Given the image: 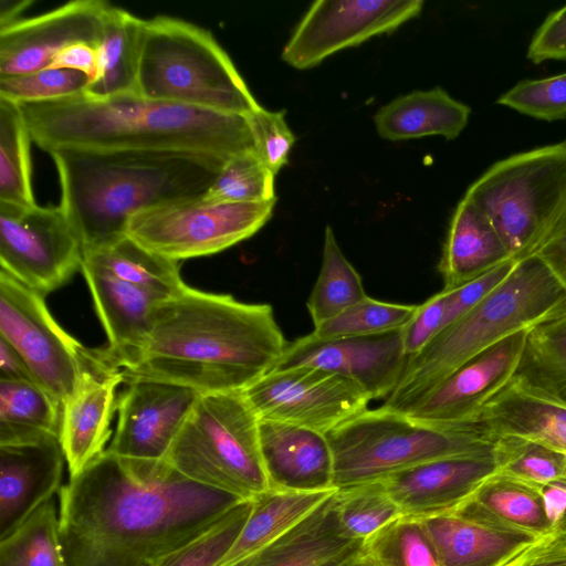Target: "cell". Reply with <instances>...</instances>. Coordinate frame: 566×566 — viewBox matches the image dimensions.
Instances as JSON below:
<instances>
[{
    "mask_svg": "<svg viewBox=\"0 0 566 566\" xmlns=\"http://www.w3.org/2000/svg\"><path fill=\"white\" fill-rule=\"evenodd\" d=\"M59 494L67 566H153L244 501L186 478L166 460L107 450Z\"/></svg>",
    "mask_w": 566,
    "mask_h": 566,
    "instance_id": "1",
    "label": "cell"
},
{
    "mask_svg": "<svg viewBox=\"0 0 566 566\" xmlns=\"http://www.w3.org/2000/svg\"><path fill=\"white\" fill-rule=\"evenodd\" d=\"M286 345L270 304L185 284L155 306L144 347L120 371L124 382L158 380L200 394L241 391L273 367Z\"/></svg>",
    "mask_w": 566,
    "mask_h": 566,
    "instance_id": "2",
    "label": "cell"
},
{
    "mask_svg": "<svg viewBox=\"0 0 566 566\" xmlns=\"http://www.w3.org/2000/svg\"><path fill=\"white\" fill-rule=\"evenodd\" d=\"M32 142L51 153L93 150H171L223 160L253 149L245 116L228 115L138 93L95 98L85 94L18 104Z\"/></svg>",
    "mask_w": 566,
    "mask_h": 566,
    "instance_id": "3",
    "label": "cell"
},
{
    "mask_svg": "<svg viewBox=\"0 0 566 566\" xmlns=\"http://www.w3.org/2000/svg\"><path fill=\"white\" fill-rule=\"evenodd\" d=\"M59 176L60 207L83 250L126 233L135 213L206 193L226 160L171 150H93L50 153Z\"/></svg>",
    "mask_w": 566,
    "mask_h": 566,
    "instance_id": "4",
    "label": "cell"
},
{
    "mask_svg": "<svg viewBox=\"0 0 566 566\" xmlns=\"http://www.w3.org/2000/svg\"><path fill=\"white\" fill-rule=\"evenodd\" d=\"M566 313V291L535 255L410 356L384 407L408 412L464 363L503 338Z\"/></svg>",
    "mask_w": 566,
    "mask_h": 566,
    "instance_id": "5",
    "label": "cell"
},
{
    "mask_svg": "<svg viewBox=\"0 0 566 566\" xmlns=\"http://www.w3.org/2000/svg\"><path fill=\"white\" fill-rule=\"evenodd\" d=\"M137 93L228 115L245 116L259 106L212 33L169 15L144 19Z\"/></svg>",
    "mask_w": 566,
    "mask_h": 566,
    "instance_id": "6",
    "label": "cell"
},
{
    "mask_svg": "<svg viewBox=\"0 0 566 566\" xmlns=\"http://www.w3.org/2000/svg\"><path fill=\"white\" fill-rule=\"evenodd\" d=\"M326 437L337 490L439 459L489 453L496 440L472 421L431 422L384 406L366 409Z\"/></svg>",
    "mask_w": 566,
    "mask_h": 566,
    "instance_id": "7",
    "label": "cell"
},
{
    "mask_svg": "<svg viewBox=\"0 0 566 566\" xmlns=\"http://www.w3.org/2000/svg\"><path fill=\"white\" fill-rule=\"evenodd\" d=\"M259 423L243 390L201 394L165 460L201 485L252 500L270 489Z\"/></svg>",
    "mask_w": 566,
    "mask_h": 566,
    "instance_id": "8",
    "label": "cell"
},
{
    "mask_svg": "<svg viewBox=\"0 0 566 566\" xmlns=\"http://www.w3.org/2000/svg\"><path fill=\"white\" fill-rule=\"evenodd\" d=\"M464 196L488 214L513 260L530 256L566 203V140L495 163Z\"/></svg>",
    "mask_w": 566,
    "mask_h": 566,
    "instance_id": "9",
    "label": "cell"
},
{
    "mask_svg": "<svg viewBox=\"0 0 566 566\" xmlns=\"http://www.w3.org/2000/svg\"><path fill=\"white\" fill-rule=\"evenodd\" d=\"M275 202H212L202 196L172 201L135 213L126 234L176 262L207 256L255 234L272 217Z\"/></svg>",
    "mask_w": 566,
    "mask_h": 566,
    "instance_id": "10",
    "label": "cell"
},
{
    "mask_svg": "<svg viewBox=\"0 0 566 566\" xmlns=\"http://www.w3.org/2000/svg\"><path fill=\"white\" fill-rule=\"evenodd\" d=\"M0 338L28 365L34 381L61 406L82 373L99 357L83 346L50 313L44 296L0 270Z\"/></svg>",
    "mask_w": 566,
    "mask_h": 566,
    "instance_id": "11",
    "label": "cell"
},
{
    "mask_svg": "<svg viewBox=\"0 0 566 566\" xmlns=\"http://www.w3.org/2000/svg\"><path fill=\"white\" fill-rule=\"evenodd\" d=\"M82 263V243L60 206L0 201L1 271L45 296L64 286Z\"/></svg>",
    "mask_w": 566,
    "mask_h": 566,
    "instance_id": "12",
    "label": "cell"
},
{
    "mask_svg": "<svg viewBox=\"0 0 566 566\" xmlns=\"http://www.w3.org/2000/svg\"><path fill=\"white\" fill-rule=\"evenodd\" d=\"M243 392L259 419L324 434L368 409L371 400L354 380L314 367L268 371Z\"/></svg>",
    "mask_w": 566,
    "mask_h": 566,
    "instance_id": "13",
    "label": "cell"
},
{
    "mask_svg": "<svg viewBox=\"0 0 566 566\" xmlns=\"http://www.w3.org/2000/svg\"><path fill=\"white\" fill-rule=\"evenodd\" d=\"M422 0H319L308 8L281 57L298 70L339 50L392 32L422 10Z\"/></svg>",
    "mask_w": 566,
    "mask_h": 566,
    "instance_id": "14",
    "label": "cell"
},
{
    "mask_svg": "<svg viewBox=\"0 0 566 566\" xmlns=\"http://www.w3.org/2000/svg\"><path fill=\"white\" fill-rule=\"evenodd\" d=\"M402 329L329 339H321L310 333L287 343L269 371L319 368L354 380L371 400L386 399L398 384L408 360Z\"/></svg>",
    "mask_w": 566,
    "mask_h": 566,
    "instance_id": "15",
    "label": "cell"
},
{
    "mask_svg": "<svg viewBox=\"0 0 566 566\" xmlns=\"http://www.w3.org/2000/svg\"><path fill=\"white\" fill-rule=\"evenodd\" d=\"M118 395V420L107 451L128 459L165 460L201 395L171 382L133 379Z\"/></svg>",
    "mask_w": 566,
    "mask_h": 566,
    "instance_id": "16",
    "label": "cell"
},
{
    "mask_svg": "<svg viewBox=\"0 0 566 566\" xmlns=\"http://www.w3.org/2000/svg\"><path fill=\"white\" fill-rule=\"evenodd\" d=\"M109 2L75 0L0 29V76L46 69L66 46L97 48Z\"/></svg>",
    "mask_w": 566,
    "mask_h": 566,
    "instance_id": "17",
    "label": "cell"
},
{
    "mask_svg": "<svg viewBox=\"0 0 566 566\" xmlns=\"http://www.w3.org/2000/svg\"><path fill=\"white\" fill-rule=\"evenodd\" d=\"M527 331L514 333L472 357L405 413L439 423L471 421L512 380Z\"/></svg>",
    "mask_w": 566,
    "mask_h": 566,
    "instance_id": "18",
    "label": "cell"
},
{
    "mask_svg": "<svg viewBox=\"0 0 566 566\" xmlns=\"http://www.w3.org/2000/svg\"><path fill=\"white\" fill-rule=\"evenodd\" d=\"M99 353L62 405L59 439L70 478L81 473L106 450L111 422L117 410L116 390L124 384L120 369L106 359L102 349Z\"/></svg>",
    "mask_w": 566,
    "mask_h": 566,
    "instance_id": "19",
    "label": "cell"
},
{
    "mask_svg": "<svg viewBox=\"0 0 566 566\" xmlns=\"http://www.w3.org/2000/svg\"><path fill=\"white\" fill-rule=\"evenodd\" d=\"M495 472L491 451L426 462L380 481L403 516L422 520L450 513Z\"/></svg>",
    "mask_w": 566,
    "mask_h": 566,
    "instance_id": "20",
    "label": "cell"
},
{
    "mask_svg": "<svg viewBox=\"0 0 566 566\" xmlns=\"http://www.w3.org/2000/svg\"><path fill=\"white\" fill-rule=\"evenodd\" d=\"M64 462L56 436L0 446V539L61 490Z\"/></svg>",
    "mask_w": 566,
    "mask_h": 566,
    "instance_id": "21",
    "label": "cell"
},
{
    "mask_svg": "<svg viewBox=\"0 0 566 566\" xmlns=\"http://www.w3.org/2000/svg\"><path fill=\"white\" fill-rule=\"evenodd\" d=\"M81 271L107 336L102 350L123 370L136 361L149 334L153 311L168 296L125 282L84 258Z\"/></svg>",
    "mask_w": 566,
    "mask_h": 566,
    "instance_id": "22",
    "label": "cell"
},
{
    "mask_svg": "<svg viewBox=\"0 0 566 566\" xmlns=\"http://www.w3.org/2000/svg\"><path fill=\"white\" fill-rule=\"evenodd\" d=\"M259 436L270 489L301 492L335 490L333 453L326 434L260 419Z\"/></svg>",
    "mask_w": 566,
    "mask_h": 566,
    "instance_id": "23",
    "label": "cell"
},
{
    "mask_svg": "<svg viewBox=\"0 0 566 566\" xmlns=\"http://www.w3.org/2000/svg\"><path fill=\"white\" fill-rule=\"evenodd\" d=\"M336 492L286 533L231 566H343L357 556L364 542L344 533Z\"/></svg>",
    "mask_w": 566,
    "mask_h": 566,
    "instance_id": "24",
    "label": "cell"
},
{
    "mask_svg": "<svg viewBox=\"0 0 566 566\" xmlns=\"http://www.w3.org/2000/svg\"><path fill=\"white\" fill-rule=\"evenodd\" d=\"M419 521L438 566H503L543 537L489 526L452 513Z\"/></svg>",
    "mask_w": 566,
    "mask_h": 566,
    "instance_id": "25",
    "label": "cell"
},
{
    "mask_svg": "<svg viewBox=\"0 0 566 566\" xmlns=\"http://www.w3.org/2000/svg\"><path fill=\"white\" fill-rule=\"evenodd\" d=\"M510 260L491 219L464 196L451 218L439 263L443 290H455Z\"/></svg>",
    "mask_w": 566,
    "mask_h": 566,
    "instance_id": "26",
    "label": "cell"
},
{
    "mask_svg": "<svg viewBox=\"0 0 566 566\" xmlns=\"http://www.w3.org/2000/svg\"><path fill=\"white\" fill-rule=\"evenodd\" d=\"M493 438L520 437L566 455V407L511 380L471 420Z\"/></svg>",
    "mask_w": 566,
    "mask_h": 566,
    "instance_id": "27",
    "label": "cell"
},
{
    "mask_svg": "<svg viewBox=\"0 0 566 566\" xmlns=\"http://www.w3.org/2000/svg\"><path fill=\"white\" fill-rule=\"evenodd\" d=\"M450 513L489 526L546 536L551 534L542 489L494 473Z\"/></svg>",
    "mask_w": 566,
    "mask_h": 566,
    "instance_id": "28",
    "label": "cell"
},
{
    "mask_svg": "<svg viewBox=\"0 0 566 566\" xmlns=\"http://www.w3.org/2000/svg\"><path fill=\"white\" fill-rule=\"evenodd\" d=\"M471 109L434 87L413 91L380 107L374 116L378 135L390 142L424 136L455 139L465 128Z\"/></svg>",
    "mask_w": 566,
    "mask_h": 566,
    "instance_id": "29",
    "label": "cell"
},
{
    "mask_svg": "<svg viewBox=\"0 0 566 566\" xmlns=\"http://www.w3.org/2000/svg\"><path fill=\"white\" fill-rule=\"evenodd\" d=\"M144 19L109 4L96 48L97 70L85 95L106 98L137 93L139 50Z\"/></svg>",
    "mask_w": 566,
    "mask_h": 566,
    "instance_id": "30",
    "label": "cell"
},
{
    "mask_svg": "<svg viewBox=\"0 0 566 566\" xmlns=\"http://www.w3.org/2000/svg\"><path fill=\"white\" fill-rule=\"evenodd\" d=\"M328 491H279L269 489L254 496L250 515L238 538L218 566H231L270 544L333 495Z\"/></svg>",
    "mask_w": 566,
    "mask_h": 566,
    "instance_id": "31",
    "label": "cell"
},
{
    "mask_svg": "<svg viewBox=\"0 0 566 566\" xmlns=\"http://www.w3.org/2000/svg\"><path fill=\"white\" fill-rule=\"evenodd\" d=\"M512 380L566 407V313L528 328Z\"/></svg>",
    "mask_w": 566,
    "mask_h": 566,
    "instance_id": "32",
    "label": "cell"
},
{
    "mask_svg": "<svg viewBox=\"0 0 566 566\" xmlns=\"http://www.w3.org/2000/svg\"><path fill=\"white\" fill-rule=\"evenodd\" d=\"M83 258L125 282L165 296L172 295L186 284L179 262L153 252L126 233L103 245L83 250Z\"/></svg>",
    "mask_w": 566,
    "mask_h": 566,
    "instance_id": "33",
    "label": "cell"
},
{
    "mask_svg": "<svg viewBox=\"0 0 566 566\" xmlns=\"http://www.w3.org/2000/svg\"><path fill=\"white\" fill-rule=\"evenodd\" d=\"M62 406L33 381L0 380V446L60 434Z\"/></svg>",
    "mask_w": 566,
    "mask_h": 566,
    "instance_id": "34",
    "label": "cell"
},
{
    "mask_svg": "<svg viewBox=\"0 0 566 566\" xmlns=\"http://www.w3.org/2000/svg\"><path fill=\"white\" fill-rule=\"evenodd\" d=\"M366 296L360 275L340 250L333 229L326 226L319 273L306 302L314 327Z\"/></svg>",
    "mask_w": 566,
    "mask_h": 566,
    "instance_id": "35",
    "label": "cell"
},
{
    "mask_svg": "<svg viewBox=\"0 0 566 566\" xmlns=\"http://www.w3.org/2000/svg\"><path fill=\"white\" fill-rule=\"evenodd\" d=\"M32 138L21 108L0 97V201L35 205L30 145Z\"/></svg>",
    "mask_w": 566,
    "mask_h": 566,
    "instance_id": "36",
    "label": "cell"
},
{
    "mask_svg": "<svg viewBox=\"0 0 566 566\" xmlns=\"http://www.w3.org/2000/svg\"><path fill=\"white\" fill-rule=\"evenodd\" d=\"M0 566H67L52 499L0 539Z\"/></svg>",
    "mask_w": 566,
    "mask_h": 566,
    "instance_id": "37",
    "label": "cell"
},
{
    "mask_svg": "<svg viewBox=\"0 0 566 566\" xmlns=\"http://www.w3.org/2000/svg\"><path fill=\"white\" fill-rule=\"evenodd\" d=\"M361 554L373 566H438L421 522L403 515L366 538Z\"/></svg>",
    "mask_w": 566,
    "mask_h": 566,
    "instance_id": "38",
    "label": "cell"
},
{
    "mask_svg": "<svg viewBox=\"0 0 566 566\" xmlns=\"http://www.w3.org/2000/svg\"><path fill=\"white\" fill-rule=\"evenodd\" d=\"M497 474L543 488L566 481V455L520 437H497L494 443Z\"/></svg>",
    "mask_w": 566,
    "mask_h": 566,
    "instance_id": "39",
    "label": "cell"
},
{
    "mask_svg": "<svg viewBox=\"0 0 566 566\" xmlns=\"http://www.w3.org/2000/svg\"><path fill=\"white\" fill-rule=\"evenodd\" d=\"M275 175L254 149L229 157L202 199L212 202H266L274 196Z\"/></svg>",
    "mask_w": 566,
    "mask_h": 566,
    "instance_id": "40",
    "label": "cell"
},
{
    "mask_svg": "<svg viewBox=\"0 0 566 566\" xmlns=\"http://www.w3.org/2000/svg\"><path fill=\"white\" fill-rule=\"evenodd\" d=\"M335 495L340 526L354 539L364 542L391 521L402 516L380 480L337 490Z\"/></svg>",
    "mask_w": 566,
    "mask_h": 566,
    "instance_id": "41",
    "label": "cell"
},
{
    "mask_svg": "<svg viewBox=\"0 0 566 566\" xmlns=\"http://www.w3.org/2000/svg\"><path fill=\"white\" fill-rule=\"evenodd\" d=\"M418 305L388 303L366 296L334 318L314 327L311 333L321 339L367 336L403 328Z\"/></svg>",
    "mask_w": 566,
    "mask_h": 566,
    "instance_id": "42",
    "label": "cell"
},
{
    "mask_svg": "<svg viewBox=\"0 0 566 566\" xmlns=\"http://www.w3.org/2000/svg\"><path fill=\"white\" fill-rule=\"evenodd\" d=\"M251 509V500L240 502L207 532L168 554L155 566H218L238 538Z\"/></svg>",
    "mask_w": 566,
    "mask_h": 566,
    "instance_id": "43",
    "label": "cell"
},
{
    "mask_svg": "<svg viewBox=\"0 0 566 566\" xmlns=\"http://www.w3.org/2000/svg\"><path fill=\"white\" fill-rule=\"evenodd\" d=\"M90 81L78 71L46 67L0 76V97L17 104L56 101L84 94Z\"/></svg>",
    "mask_w": 566,
    "mask_h": 566,
    "instance_id": "44",
    "label": "cell"
},
{
    "mask_svg": "<svg viewBox=\"0 0 566 566\" xmlns=\"http://www.w3.org/2000/svg\"><path fill=\"white\" fill-rule=\"evenodd\" d=\"M496 103L536 119H564L566 72L539 80H522L502 94Z\"/></svg>",
    "mask_w": 566,
    "mask_h": 566,
    "instance_id": "45",
    "label": "cell"
},
{
    "mask_svg": "<svg viewBox=\"0 0 566 566\" xmlns=\"http://www.w3.org/2000/svg\"><path fill=\"white\" fill-rule=\"evenodd\" d=\"M253 149L265 166L276 175L289 161L295 136L283 112H272L258 106L248 115Z\"/></svg>",
    "mask_w": 566,
    "mask_h": 566,
    "instance_id": "46",
    "label": "cell"
},
{
    "mask_svg": "<svg viewBox=\"0 0 566 566\" xmlns=\"http://www.w3.org/2000/svg\"><path fill=\"white\" fill-rule=\"evenodd\" d=\"M450 291L443 290L422 304L402 329L403 349L408 358L418 354L442 329Z\"/></svg>",
    "mask_w": 566,
    "mask_h": 566,
    "instance_id": "47",
    "label": "cell"
},
{
    "mask_svg": "<svg viewBox=\"0 0 566 566\" xmlns=\"http://www.w3.org/2000/svg\"><path fill=\"white\" fill-rule=\"evenodd\" d=\"M517 261L510 260L455 290H449L450 295L442 328L463 316L489 295L510 275Z\"/></svg>",
    "mask_w": 566,
    "mask_h": 566,
    "instance_id": "48",
    "label": "cell"
},
{
    "mask_svg": "<svg viewBox=\"0 0 566 566\" xmlns=\"http://www.w3.org/2000/svg\"><path fill=\"white\" fill-rule=\"evenodd\" d=\"M527 59L538 64L547 60H566V4L547 15L534 33Z\"/></svg>",
    "mask_w": 566,
    "mask_h": 566,
    "instance_id": "49",
    "label": "cell"
},
{
    "mask_svg": "<svg viewBox=\"0 0 566 566\" xmlns=\"http://www.w3.org/2000/svg\"><path fill=\"white\" fill-rule=\"evenodd\" d=\"M531 255L539 259L566 291V203Z\"/></svg>",
    "mask_w": 566,
    "mask_h": 566,
    "instance_id": "50",
    "label": "cell"
},
{
    "mask_svg": "<svg viewBox=\"0 0 566 566\" xmlns=\"http://www.w3.org/2000/svg\"><path fill=\"white\" fill-rule=\"evenodd\" d=\"M503 566H566V531L543 536Z\"/></svg>",
    "mask_w": 566,
    "mask_h": 566,
    "instance_id": "51",
    "label": "cell"
},
{
    "mask_svg": "<svg viewBox=\"0 0 566 566\" xmlns=\"http://www.w3.org/2000/svg\"><path fill=\"white\" fill-rule=\"evenodd\" d=\"M49 67L78 71L92 80L97 70L96 46L85 42L71 44L53 59Z\"/></svg>",
    "mask_w": 566,
    "mask_h": 566,
    "instance_id": "52",
    "label": "cell"
},
{
    "mask_svg": "<svg viewBox=\"0 0 566 566\" xmlns=\"http://www.w3.org/2000/svg\"><path fill=\"white\" fill-rule=\"evenodd\" d=\"M542 496L551 532L566 531V481L543 486Z\"/></svg>",
    "mask_w": 566,
    "mask_h": 566,
    "instance_id": "53",
    "label": "cell"
},
{
    "mask_svg": "<svg viewBox=\"0 0 566 566\" xmlns=\"http://www.w3.org/2000/svg\"><path fill=\"white\" fill-rule=\"evenodd\" d=\"M0 380L34 381V378L19 353L0 338ZM36 384V382H35Z\"/></svg>",
    "mask_w": 566,
    "mask_h": 566,
    "instance_id": "54",
    "label": "cell"
},
{
    "mask_svg": "<svg viewBox=\"0 0 566 566\" xmlns=\"http://www.w3.org/2000/svg\"><path fill=\"white\" fill-rule=\"evenodd\" d=\"M32 3L31 0H1L0 1V29L22 19V12Z\"/></svg>",
    "mask_w": 566,
    "mask_h": 566,
    "instance_id": "55",
    "label": "cell"
},
{
    "mask_svg": "<svg viewBox=\"0 0 566 566\" xmlns=\"http://www.w3.org/2000/svg\"><path fill=\"white\" fill-rule=\"evenodd\" d=\"M343 566H373L370 562L361 554V552L345 563Z\"/></svg>",
    "mask_w": 566,
    "mask_h": 566,
    "instance_id": "56",
    "label": "cell"
},
{
    "mask_svg": "<svg viewBox=\"0 0 566 566\" xmlns=\"http://www.w3.org/2000/svg\"><path fill=\"white\" fill-rule=\"evenodd\" d=\"M153 566H155V565H153Z\"/></svg>",
    "mask_w": 566,
    "mask_h": 566,
    "instance_id": "57",
    "label": "cell"
}]
</instances>
